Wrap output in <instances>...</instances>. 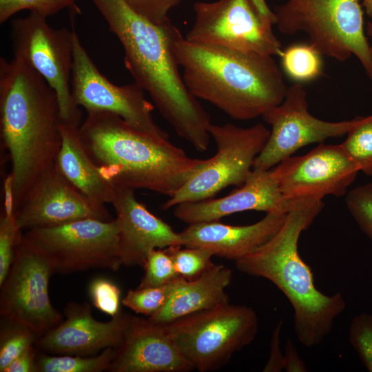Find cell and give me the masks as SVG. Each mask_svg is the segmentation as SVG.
I'll return each mask as SVG.
<instances>
[{
	"label": "cell",
	"instance_id": "cell-20",
	"mask_svg": "<svg viewBox=\"0 0 372 372\" xmlns=\"http://www.w3.org/2000/svg\"><path fill=\"white\" fill-rule=\"evenodd\" d=\"M194 369L174 344L165 324L132 316L108 371L188 372Z\"/></svg>",
	"mask_w": 372,
	"mask_h": 372
},
{
	"label": "cell",
	"instance_id": "cell-7",
	"mask_svg": "<svg viewBox=\"0 0 372 372\" xmlns=\"http://www.w3.org/2000/svg\"><path fill=\"white\" fill-rule=\"evenodd\" d=\"M183 356L200 372L218 370L255 339L256 311L229 302L165 324Z\"/></svg>",
	"mask_w": 372,
	"mask_h": 372
},
{
	"label": "cell",
	"instance_id": "cell-19",
	"mask_svg": "<svg viewBox=\"0 0 372 372\" xmlns=\"http://www.w3.org/2000/svg\"><path fill=\"white\" fill-rule=\"evenodd\" d=\"M134 189L114 188L111 205L119 225L123 264L144 267L149 252L156 249L183 246L180 233L150 212L135 196Z\"/></svg>",
	"mask_w": 372,
	"mask_h": 372
},
{
	"label": "cell",
	"instance_id": "cell-36",
	"mask_svg": "<svg viewBox=\"0 0 372 372\" xmlns=\"http://www.w3.org/2000/svg\"><path fill=\"white\" fill-rule=\"evenodd\" d=\"M136 12L156 24L168 21L169 12L184 0H125Z\"/></svg>",
	"mask_w": 372,
	"mask_h": 372
},
{
	"label": "cell",
	"instance_id": "cell-25",
	"mask_svg": "<svg viewBox=\"0 0 372 372\" xmlns=\"http://www.w3.org/2000/svg\"><path fill=\"white\" fill-rule=\"evenodd\" d=\"M116 355L107 348L90 355H42L37 359V372H101L108 371Z\"/></svg>",
	"mask_w": 372,
	"mask_h": 372
},
{
	"label": "cell",
	"instance_id": "cell-11",
	"mask_svg": "<svg viewBox=\"0 0 372 372\" xmlns=\"http://www.w3.org/2000/svg\"><path fill=\"white\" fill-rule=\"evenodd\" d=\"M74 29H56L47 18L30 12L11 21L14 58L32 68L55 92L61 121L79 127L81 112L71 91Z\"/></svg>",
	"mask_w": 372,
	"mask_h": 372
},
{
	"label": "cell",
	"instance_id": "cell-27",
	"mask_svg": "<svg viewBox=\"0 0 372 372\" xmlns=\"http://www.w3.org/2000/svg\"><path fill=\"white\" fill-rule=\"evenodd\" d=\"M181 247L171 246L165 249L171 256L180 276L192 280L214 265L211 258L215 255L210 249L203 247L182 249Z\"/></svg>",
	"mask_w": 372,
	"mask_h": 372
},
{
	"label": "cell",
	"instance_id": "cell-21",
	"mask_svg": "<svg viewBox=\"0 0 372 372\" xmlns=\"http://www.w3.org/2000/svg\"><path fill=\"white\" fill-rule=\"evenodd\" d=\"M287 214L266 213L259 221L247 225H230L219 221L189 224L180 232L183 246L210 249L214 255L236 260L268 241L282 227Z\"/></svg>",
	"mask_w": 372,
	"mask_h": 372
},
{
	"label": "cell",
	"instance_id": "cell-40",
	"mask_svg": "<svg viewBox=\"0 0 372 372\" xmlns=\"http://www.w3.org/2000/svg\"><path fill=\"white\" fill-rule=\"evenodd\" d=\"M3 217L7 219L14 218V179L11 172L7 174L3 183Z\"/></svg>",
	"mask_w": 372,
	"mask_h": 372
},
{
	"label": "cell",
	"instance_id": "cell-14",
	"mask_svg": "<svg viewBox=\"0 0 372 372\" xmlns=\"http://www.w3.org/2000/svg\"><path fill=\"white\" fill-rule=\"evenodd\" d=\"M262 117L271 126L269 139L253 165L262 170L272 169L304 146L347 134L358 119L330 122L315 117L308 110L307 93L300 83L288 87L282 102Z\"/></svg>",
	"mask_w": 372,
	"mask_h": 372
},
{
	"label": "cell",
	"instance_id": "cell-3",
	"mask_svg": "<svg viewBox=\"0 0 372 372\" xmlns=\"http://www.w3.org/2000/svg\"><path fill=\"white\" fill-rule=\"evenodd\" d=\"M78 132L99 174L114 188L147 189L169 198L207 161L109 112L87 113Z\"/></svg>",
	"mask_w": 372,
	"mask_h": 372
},
{
	"label": "cell",
	"instance_id": "cell-1",
	"mask_svg": "<svg viewBox=\"0 0 372 372\" xmlns=\"http://www.w3.org/2000/svg\"><path fill=\"white\" fill-rule=\"evenodd\" d=\"M121 43L124 62L134 83L176 134L198 152L209 145L211 118L185 85L174 43L181 34L170 19L156 24L125 0H90Z\"/></svg>",
	"mask_w": 372,
	"mask_h": 372
},
{
	"label": "cell",
	"instance_id": "cell-35",
	"mask_svg": "<svg viewBox=\"0 0 372 372\" xmlns=\"http://www.w3.org/2000/svg\"><path fill=\"white\" fill-rule=\"evenodd\" d=\"M22 234L17 225L15 218H5L0 220V286L10 271L17 242Z\"/></svg>",
	"mask_w": 372,
	"mask_h": 372
},
{
	"label": "cell",
	"instance_id": "cell-28",
	"mask_svg": "<svg viewBox=\"0 0 372 372\" xmlns=\"http://www.w3.org/2000/svg\"><path fill=\"white\" fill-rule=\"evenodd\" d=\"M177 280L178 278L161 287L130 289L121 302L134 313L150 317L166 304L176 287Z\"/></svg>",
	"mask_w": 372,
	"mask_h": 372
},
{
	"label": "cell",
	"instance_id": "cell-41",
	"mask_svg": "<svg viewBox=\"0 0 372 372\" xmlns=\"http://www.w3.org/2000/svg\"><path fill=\"white\" fill-rule=\"evenodd\" d=\"M366 14L372 18V0H362Z\"/></svg>",
	"mask_w": 372,
	"mask_h": 372
},
{
	"label": "cell",
	"instance_id": "cell-6",
	"mask_svg": "<svg viewBox=\"0 0 372 372\" xmlns=\"http://www.w3.org/2000/svg\"><path fill=\"white\" fill-rule=\"evenodd\" d=\"M273 12L279 32H302L323 56L338 61L353 54L372 80V54L360 0H287Z\"/></svg>",
	"mask_w": 372,
	"mask_h": 372
},
{
	"label": "cell",
	"instance_id": "cell-31",
	"mask_svg": "<svg viewBox=\"0 0 372 372\" xmlns=\"http://www.w3.org/2000/svg\"><path fill=\"white\" fill-rule=\"evenodd\" d=\"M344 196L350 214L372 242V183L357 186Z\"/></svg>",
	"mask_w": 372,
	"mask_h": 372
},
{
	"label": "cell",
	"instance_id": "cell-34",
	"mask_svg": "<svg viewBox=\"0 0 372 372\" xmlns=\"http://www.w3.org/2000/svg\"><path fill=\"white\" fill-rule=\"evenodd\" d=\"M89 294L93 306L103 313L111 317L120 313L121 291L112 281L103 278L93 280Z\"/></svg>",
	"mask_w": 372,
	"mask_h": 372
},
{
	"label": "cell",
	"instance_id": "cell-39",
	"mask_svg": "<svg viewBox=\"0 0 372 372\" xmlns=\"http://www.w3.org/2000/svg\"><path fill=\"white\" fill-rule=\"evenodd\" d=\"M3 372H37L36 351L33 346L14 360Z\"/></svg>",
	"mask_w": 372,
	"mask_h": 372
},
{
	"label": "cell",
	"instance_id": "cell-5",
	"mask_svg": "<svg viewBox=\"0 0 372 372\" xmlns=\"http://www.w3.org/2000/svg\"><path fill=\"white\" fill-rule=\"evenodd\" d=\"M174 51L186 87L234 119L262 116L287 87L273 56L191 42L180 34Z\"/></svg>",
	"mask_w": 372,
	"mask_h": 372
},
{
	"label": "cell",
	"instance_id": "cell-32",
	"mask_svg": "<svg viewBox=\"0 0 372 372\" xmlns=\"http://www.w3.org/2000/svg\"><path fill=\"white\" fill-rule=\"evenodd\" d=\"M76 0H0V23H3L22 10L48 18L73 6Z\"/></svg>",
	"mask_w": 372,
	"mask_h": 372
},
{
	"label": "cell",
	"instance_id": "cell-2",
	"mask_svg": "<svg viewBox=\"0 0 372 372\" xmlns=\"http://www.w3.org/2000/svg\"><path fill=\"white\" fill-rule=\"evenodd\" d=\"M0 116L1 135L11 160L16 211L36 180L56 164L62 143L56 94L25 63L1 57Z\"/></svg>",
	"mask_w": 372,
	"mask_h": 372
},
{
	"label": "cell",
	"instance_id": "cell-30",
	"mask_svg": "<svg viewBox=\"0 0 372 372\" xmlns=\"http://www.w3.org/2000/svg\"><path fill=\"white\" fill-rule=\"evenodd\" d=\"M11 324L1 331L0 345V371L14 360L33 346L36 342V333L24 327Z\"/></svg>",
	"mask_w": 372,
	"mask_h": 372
},
{
	"label": "cell",
	"instance_id": "cell-16",
	"mask_svg": "<svg viewBox=\"0 0 372 372\" xmlns=\"http://www.w3.org/2000/svg\"><path fill=\"white\" fill-rule=\"evenodd\" d=\"M21 230L51 227L84 218L110 220L105 206L91 203L56 165L33 184L14 214Z\"/></svg>",
	"mask_w": 372,
	"mask_h": 372
},
{
	"label": "cell",
	"instance_id": "cell-12",
	"mask_svg": "<svg viewBox=\"0 0 372 372\" xmlns=\"http://www.w3.org/2000/svg\"><path fill=\"white\" fill-rule=\"evenodd\" d=\"M54 270L45 256L23 233L10 271L1 286V316L10 323L43 335L63 320L52 304L49 282Z\"/></svg>",
	"mask_w": 372,
	"mask_h": 372
},
{
	"label": "cell",
	"instance_id": "cell-42",
	"mask_svg": "<svg viewBox=\"0 0 372 372\" xmlns=\"http://www.w3.org/2000/svg\"><path fill=\"white\" fill-rule=\"evenodd\" d=\"M366 34L371 39L370 48L372 54V22H369L366 25Z\"/></svg>",
	"mask_w": 372,
	"mask_h": 372
},
{
	"label": "cell",
	"instance_id": "cell-8",
	"mask_svg": "<svg viewBox=\"0 0 372 372\" xmlns=\"http://www.w3.org/2000/svg\"><path fill=\"white\" fill-rule=\"evenodd\" d=\"M195 19L185 38L194 43L214 45L280 56L282 45L273 31L276 17L265 0L197 1Z\"/></svg>",
	"mask_w": 372,
	"mask_h": 372
},
{
	"label": "cell",
	"instance_id": "cell-22",
	"mask_svg": "<svg viewBox=\"0 0 372 372\" xmlns=\"http://www.w3.org/2000/svg\"><path fill=\"white\" fill-rule=\"evenodd\" d=\"M231 278L230 269L216 264L194 279L187 280L180 276L166 304L147 319L165 324L185 316L229 303L226 289Z\"/></svg>",
	"mask_w": 372,
	"mask_h": 372
},
{
	"label": "cell",
	"instance_id": "cell-9",
	"mask_svg": "<svg viewBox=\"0 0 372 372\" xmlns=\"http://www.w3.org/2000/svg\"><path fill=\"white\" fill-rule=\"evenodd\" d=\"M23 234L45 256L55 273L68 274L92 269L117 271L123 265L116 218H84L28 229Z\"/></svg>",
	"mask_w": 372,
	"mask_h": 372
},
{
	"label": "cell",
	"instance_id": "cell-33",
	"mask_svg": "<svg viewBox=\"0 0 372 372\" xmlns=\"http://www.w3.org/2000/svg\"><path fill=\"white\" fill-rule=\"evenodd\" d=\"M349 340L364 366L372 372V313H362L352 319Z\"/></svg>",
	"mask_w": 372,
	"mask_h": 372
},
{
	"label": "cell",
	"instance_id": "cell-13",
	"mask_svg": "<svg viewBox=\"0 0 372 372\" xmlns=\"http://www.w3.org/2000/svg\"><path fill=\"white\" fill-rule=\"evenodd\" d=\"M71 91L75 104L87 113L114 114L141 130L168 137L155 123L152 116L155 107L145 99L144 90L134 82L117 85L110 81L99 70L75 30Z\"/></svg>",
	"mask_w": 372,
	"mask_h": 372
},
{
	"label": "cell",
	"instance_id": "cell-15",
	"mask_svg": "<svg viewBox=\"0 0 372 372\" xmlns=\"http://www.w3.org/2000/svg\"><path fill=\"white\" fill-rule=\"evenodd\" d=\"M270 170L282 194L291 200L344 196L360 172L341 144L322 143L303 156L284 159Z\"/></svg>",
	"mask_w": 372,
	"mask_h": 372
},
{
	"label": "cell",
	"instance_id": "cell-10",
	"mask_svg": "<svg viewBox=\"0 0 372 372\" xmlns=\"http://www.w3.org/2000/svg\"><path fill=\"white\" fill-rule=\"evenodd\" d=\"M208 131L215 141L216 154L162 205L163 209L213 198L231 185L241 187L270 135L262 123L249 127L211 123Z\"/></svg>",
	"mask_w": 372,
	"mask_h": 372
},
{
	"label": "cell",
	"instance_id": "cell-24",
	"mask_svg": "<svg viewBox=\"0 0 372 372\" xmlns=\"http://www.w3.org/2000/svg\"><path fill=\"white\" fill-rule=\"evenodd\" d=\"M322 54L309 42L296 43L282 49V68L296 83H304L318 79L322 74Z\"/></svg>",
	"mask_w": 372,
	"mask_h": 372
},
{
	"label": "cell",
	"instance_id": "cell-26",
	"mask_svg": "<svg viewBox=\"0 0 372 372\" xmlns=\"http://www.w3.org/2000/svg\"><path fill=\"white\" fill-rule=\"evenodd\" d=\"M341 145L359 171L372 176V114L358 116Z\"/></svg>",
	"mask_w": 372,
	"mask_h": 372
},
{
	"label": "cell",
	"instance_id": "cell-29",
	"mask_svg": "<svg viewBox=\"0 0 372 372\" xmlns=\"http://www.w3.org/2000/svg\"><path fill=\"white\" fill-rule=\"evenodd\" d=\"M143 268L145 274L137 288L163 286L180 277L171 256L165 249L152 250Z\"/></svg>",
	"mask_w": 372,
	"mask_h": 372
},
{
	"label": "cell",
	"instance_id": "cell-37",
	"mask_svg": "<svg viewBox=\"0 0 372 372\" xmlns=\"http://www.w3.org/2000/svg\"><path fill=\"white\" fill-rule=\"evenodd\" d=\"M282 323V320H280L273 331L270 342L269 358L263 369L265 372H280L284 371L283 351L280 347V334Z\"/></svg>",
	"mask_w": 372,
	"mask_h": 372
},
{
	"label": "cell",
	"instance_id": "cell-4",
	"mask_svg": "<svg viewBox=\"0 0 372 372\" xmlns=\"http://www.w3.org/2000/svg\"><path fill=\"white\" fill-rule=\"evenodd\" d=\"M324 205L320 199H300L268 241L235 261L240 272L265 278L283 293L293 310L296 335L307 348L324 340L346 307L341 292L327 295L316 288L311 269L298 251L301 234Z\"/></svg>",
	"mask_w": 372,
	"mask_h": 372
},
{
	"label": "cell",
	"instance_id": "cell-23",
	"mask_svg": "<svg viewBox=\"0 0 372 372\" xmlns=\"http://www.w3.org/2000/svg\"><path fill=\"white\" fill-rule=\"evenodd\" d=\"M61 146L56 166L64 177L91 203L111 204L114 187L103 178L86 152L79 136V127L61 122Z\"/></svg>",
	"mask_w": 372,
	"mask_h": 372
},
{
	"label": "cell",
	"instance_id": "cell-18",
	"mask_svg": "<svg viewBox=\"0 0 372 372\" xmlns=\"http://www.w3.org/2000/svg\"><path fill=\"white\" fill-rule=\"evenodd\" d=\"M300 200L288 199L282 194L270 169H253L245 183L228 195L179 204L174 207V215L189 225L219 221L249 210L287 214Z\"/></svg>",
	"mask_w": 372,
	"mask_h": 372
},
{
	"label": "cell",
	"instance_id": "cell-17",
	"mask_svg": "<svg viewBox=\"0 0 372 372\" xmlns=\"http://www.w3.org/2000/svg\"><path fill=\"white\" fill-rule=\"evenodd\" d=\"M64 314L65 320L36 340L37 347L54 355H96L120 346L132 318L120 312L108 322L98 321L88 302H68Z\"/></svg>",
	"mask_w": 372,
	"mask_h": 372
},
{
	"label": "cell",
	"instance_id": "cell-38",
	"mask_svg": "<svg viewBox=\"0 0 372 372\" xmlns=\"http://www.w3.org/2000/svg\"><path fill=\"white\" fill-rule=\"evenodd\" d=\"M283 366L287 372H307V368L300 358L293 341L288 339L283 351Z\"/></svg>",
	"mask_w": 372,
	"mask_h": 372
}]
</instances>
